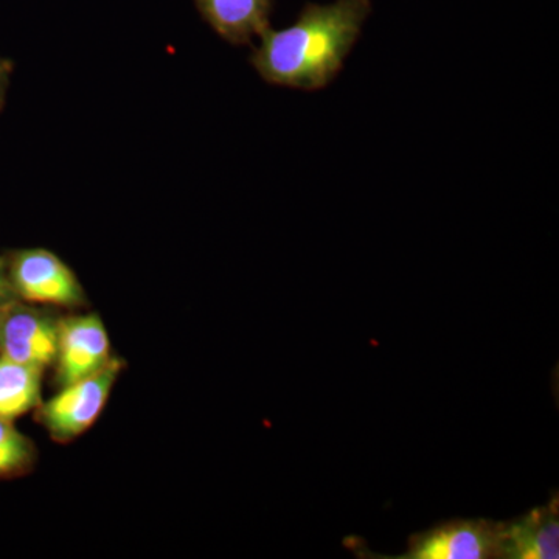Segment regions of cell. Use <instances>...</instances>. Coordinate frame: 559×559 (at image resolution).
Returning <instances> with one entry per match:
<instances>
[{
	"mask_svg": "<svg viewBox=\"0 0 559 559\" xmlns=\"http://www.w3.org/2000/svg\"><path fill=\"white\" fill-rule=\"evenodd\" d=\"M371 11V0L308 3L288 27L261 33L250 64L274 86L319 91L344 68Z\"/></svg>",
	"mask_w": 559,
	"mask_h": 559,
	"instance_id": "cell-1",
	"label": "cell"
},
{
	"mask_svg": "<svg viewBox=\"0 0 559 559\" xmlns=\"http://www.w3.org/2000/svg\"><path fill=\"white\" fill-rule=\"evenodd\" d=\"M13 299H16V297H14L9 278H7L5 261H3V257H0V305Z\"/></svg>",
	"mask_w": 559,
	"mask_h": 559,
	"instance_id": "cell-12",
	"label": "cell"
},
{
	"mask_svg": "<svg viewBox=\"0 0 559 559\" xmlns=\"http://www.w3.org/2000/svg\"><path fill=\"white\" fill-rule=\"evenodd\" d=\"M116 358L105 322L95 312L61 316L55 356V389L64 388L105 369Z\"/></svg>",
	"mask_w": 559,
	"mask_h": 559,
	"instance_id": "cell-6",
	"label": "cell"
},
{
	"mask_svg": "<svg viewBox=\"0 0 559 559\" xmlns=\"http://www.w3.org/2000/svg\"><path fill=\"white\" fill-rule=\"evenodd\" d=\"M124 367L127 362L116 356L98 373L57 389L51 399L43 400L36 407V423L57 443L68 444L80 439L102 417Z\"/></svg>",
	"mask_w": 559,
	"mask_h": 559,
	"instance_id": "cell-3",
	"label": "cell"
},
{
	"mask_svg": "<svg viewBox=\"0 0 559 559\" xmlns=\"http://www.w3.org/2000/svg\"><path fill=\"white\" fill-rule=\"evenodd\" d=\"M502 522L489 520H451L415 533L406 554L380 557L370 551L353 550L362 558L393 559H500Z\"/></svg>",
	"mask_w": 559,
	"mask_h": 559,
	"instance_id": "cell-4",
	"label": "cell"
},
{
	"mask_svg": "<svg viewBox=\"0 0 559 559\" xmlns=\"http://www.w3.org/2000/svg\"><path fill=\"white\" fill-rule=\"evenodd\" d=\"M3 261L14 297L25 304L69 311L90 304L79 275L49 249L10 250Z\"/></svg>",
	"mask_w": 559,
	"mask_h": 559,
	"instance_id": "cell-2",
	"label": "cell"
},
{
	"mask_svg": "<svg viewBox=\"0 0 559 559\" xmlns=\"http://www.w3.org/2000/svg\"><path fill=\"white\" fill-rule=\"evenodd\" d=\"M60 312L20 299L0 305V356L49 370L57 356Z\"/></svg>",
	"mask_w": 559,
	"mask_h": 559,
	"instance_id": "cell-5",
	"label": "cell"
},
{
	"mask_svg": "<svg viewBox=\"0 0 559 559\" xmlns=\"http://www.w3.org/2000/svg\"><path fill=\"white\" fill-rule=\"evenodd\" d=\"M559 500L554 492L547 506L524 516L502 522L500 559H558Z\"/></svg>",
	"mask_w": 559,
	"mask_h": 559,
	"instance_id": "cell-7",
	"label": "cell"
},
{
	"mask_svg": "<svg viewBox=\"0 0 559 559\" xmlns=\"http://www.w3.org/2000/svg\"><path fill=\"white\" fill-rule=\"evenodd\" d=\"M38 459L35 441L22 433L14 421L0 418V480L28 476Z\"/></svg>",
	"mask_w": 559,
	"mask_h": 559,
	"instance_id": "cell-10",
	"label": "cell"
},
{
	"mask_svg": "<svg viewBox=\"0 0 559 559\" xmlns=\"http://www.w3.org/2000/svg\"><path fill=\"white\" fill-rule=\"evenodd\" d=\"M14 64L7 58L0 57V112L5 108L7 94H9L11 73Z\"/></svg>",
	"mask_w": 559,
	"mask_h": 559,
	"instance_id": "cell-11",
	"label": "cell"
},
{
	"mask_svg": "<svg viewBox=\"0 0 559 559\" xmlns=\"http://www.w3.org/2000/svg\"><path fill=\"white\" fill-rule=\"evenodd\" d=\"M202 20L226 43L248 46L271 27L272 0H193Z\"/></svg>",
	"mask_w": 559,
	"mask_h": 559,
	"instance_id": "cell-8",
	"label": "cell"
},
{
	"mask_svg": "<svg viewBox=\"0 0 559 559\" xmlns=\"http://www.w3.org/2000/svg\"><path fill=\"white\" fill-rule=\"evenodd\" d=\"M46 371L0 356V418L16 421L43 403Z\"/></svg>",
	"mask_w": 559,
	"mask_h": 559,
	"instance_id": "cell-9",
	"label": "cell"
}]
</instances>
